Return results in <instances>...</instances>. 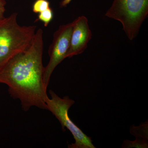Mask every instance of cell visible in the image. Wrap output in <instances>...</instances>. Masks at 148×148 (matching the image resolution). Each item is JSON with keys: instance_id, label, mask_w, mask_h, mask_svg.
<instances>
[{"instance_id": "cell-9", "label": "cell", "mask_w": 148, "mask_h": 148, "mask_svg": "<svg viewBox=\"0 0 148 148\" xmlns=\"http://www.w3.org/2000/svg\"><path fill=\"white\" fill-rule=\"evenodd\" d=\"M147 148L148 142L136 139L134 141L127 140H124L122 148Z\"/></svg>"}, {"instance_id": "cell-2", "label": "cell", "mask_w": 148, "mask_h": 148, "mask_svg": "<svg viewBox=\"0 0 148 148\" xmlns=\"http://www.w3.org/2000/svg\"><path fill=\"white\" fill-rule=\"evenodd\" d=\"M17 13L0 22V71L17 53L27 49L36 32V26H21Z\"/></svg>"}, {"instance_id": "cell-5", "label": "cell", "mask_w": 148, "mask_h": 148, "mask_svg": "<svg viewBox=\"0 0 148 148\" xmlns=\"http://www.w3.org/2000/svg\"><path fill=\"white\" fill-rule=\"evenodd\" d=\"M73 25V21L61 25L53 34L52 43L48 50L49 61L44 70V83L47 88L55 68L66 58L70 47Z\"/></svg>"}, {"instance_id": "cell-6", "label": "cell", "mask_w": 148, "mask_h": 148, "mask_svg": "<svg viewBox=\"0 0 148 148\" xmlns=\"http://www.w3.org/2000/svg\"><path fill=\"white\" fill-rule=\"evenodd\" d=\"M73 31L71 36L70 47L66 58L83 53L87 48L88 44L92 37L87 18L80 16L73 21Z\"/></svg>"}, {"instance_id": "cell-11", "label": "cell", "mask_w": 148, "mask_h": 148, "mask_svg": "<svg viewBox=\"0 0 148 148\" xmlns=\"http://www.w3.org/2000/svg\"><path fill=\"white\" fill-rule=\"evenodd\" d=\"M6 2L5 0H0V22L5 18V13Z\"/></svg>"}, {"instance_id": "cell-4", "label": "cell", "mask_w": 148, "mask_h": 148, "mask_svg": "<svg viewBox=\"0 0 148 148\" xmlns=\"http://www.w3.org/2000/svg\"><path fill=\"white\" fill-rule=\"evenodd\" d=\"M50 98L47 96L45 103L47 110L50 111L61 123L63 131L65 128L72 133L75 140L74 143L69 145V148H95L91 138L87 136L70 119L69 109L75 104V101L69 96L61 98L53 90L49 91Z\"/></svg>"}, {"instance_id": "cell-3", "label": "cell", "mask_w": 148, "mask_h": 148, "mask_svg": "<svg viewBox=\"0 0 148 148\" xmlns=\"http://www.w3.org/2000/svg\"><path fill=\"white\" fill-rule=\"evenodd\" d=\"M148 15V0H114L105 15L119 21L130 40L137 37Z\"/></svg>"}, {"instance_id": "cell-7", "label": "cell", "mask_w": 148, "mask_h": 148, "mask_svg": "<svg viewBox=\"0 0 148 148\" xmlns=\"http://www.w3.org/2000/svg\"><path fill=\"white\" fill-rule=\"evenodd\" d=\"M130 132L136 137V139L148 142V121L138 127L134 125L131 126Z\"/></svg>"}, {"instance_id": "cell-1", "label": "cell", "mask_w": 148, "mask_h": 148, "mask_svg": "<svg viewBox=\"0 0 148 148\" xmlns=\"http://www.w3.org/2000/svg\"><path fill=\"white\" fill-rule=\"evenodd\" d=\"M43 35L42 29H38L29 47L14 56L0 71V83L8 86L11 97L20 101L25 112L33 107L47 110V88L43 81Z\"/></svg>"}, {"instance_id": "cell-8", "label": "cell", "mask_w": 148, "mask_h": 148, "mask_svg": "<svg viewBox=\"0 0 148 148\" xmlns=\"http://www.w3.org/2000/svg\"><path fill=\"white\" fill-rule=\"evenodd\" d=\"M53 10L51 8L39 13L38 20L42 21L45 27H47L53 19Z\"/></svg>"}, {"instance_id": "cell-10", "label": "cell", "mask_w": 148, "mask_h": 148, "mask_svg": "<svg viewBox=\"0 0 148 148\" xmlns=\"http://www.w3.org/2000/svg\"><path fill=\"white\" fill-rule=\"evenodd\" d=\"M49 8L50 3L47 0H36L32 7V10L34 13L39 14Z\"/></svg>"}]
</instances>
